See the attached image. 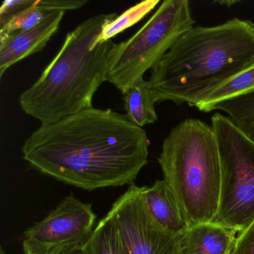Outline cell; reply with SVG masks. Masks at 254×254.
<instances>
[{
    "instance_id": "obj_16",
    "label": "cell",
    "mask_w": 254,
    "mask_h": 254,
    "mask_svg": "<svg viewBox=\"0 0 254 254\" xmlns=\"http://www.w3.org/2000/svg\"><path fill=\"white\" fill-rule=\"evenodd\" d=\"M159 3V0H147L130 7L103 28L93 47L96 44L110 41L128 28L134 26L149 14Z\"/></svg>"
},
{
    "instance_id": "obj_14",
    "label": "cell",
    "mask_w": 254,
    "mask_h": 254,
    "mask_svg": "<svg viewBox=\"0 0 254 254\" xmlns=\"http://www.w3.org/2000/svg\"><path fill=\"white\" fill-rule=\"evenodd\" d=\"M254 90V63L221 87L214 90L196 108L209 113L217 104Z\"/></svg>"
},
{
    "instance_id": "obj_9",
    "label": "cell",
    "mask_w": 254,
    "mask_h": 254,
    "mask_svg": "<svg viewBox=\"0 0 254 254\" xmlns=\"http://www.w3.org/2000/svg\"><path fill=\"white\" fill-rule=\"evenodd\" d=\"M65 11H56L29 30L13 34L0 43V77L25 58L41 51L59 30Z\"/></svg>"
},
{
    "instance_id": "obj_11",
    "label": "cell",
    "mask_w": 254,
    "mask_h": 254,
    "mask_svg": "<svg viewBox=\"0 0 254 254\" xmlns=\"http://www.w3.org/2000/svg\"><path fill=\"white\" fill-rule=\"evenodd\" d=\"M142 199L154 220L169 233L179 236L190 227L164 180H157L151 187H143Z\"/></svg>"
},
{
    "instance_id": "obj_18",
    "label": "cell",
    "mask_w": 254,
    "mask_h": 254,
    "mask_svg": "<svg viewBox=\"0 0 254 254\" xmlns=\"http://www.w3.org/2000/svg\"><path fill=\"white\" fill-rule=\"evenodd\" d=\"M84 244L77 243L73 245H66L55 250L50 254H85Z\"/></svg>"
},
{
    "instance_id": "obj_12",
    "label": "cell",
    "mask_w": 254,
    "mask_h": 254,
    "mask_svg": "<svg viewBox=\"0 0 254 254\" xmlns=\"http://www.w3.org/2000/svg\"><path fill=\"white\" fill-rule=\"evenodd\" d=\"M81 6L78 0H41L34 1L32 7L11 19L0 28V43L13 34L29 30L42 23L56 11H72Z\"/></svg>"
},
{
    "instance_id": "obj_1",
    "label": "cell",
    "mask_w": 254,
    "mask_h": 254,
    "mask_svg": "<svg viewBox=\"0 0 254 254\" xmlns=\"http://www.w3.org/2000/svg\"><path fill=\"white\" fill-rule=\"evenodd\" d=\"M149 145L146 131L126 114L92 107L41 125L22 152L41 173L93 190L133 184L148 163Z\"/></svg>"
},
{
    "instance_id": "obj_7",
    "label": "cell",
    "mask_w": 254,
    "mask_h": 254,
    "mask_svg": "<svg viewBox=\"0 0 254 254\" xmlns=\"http://www.w3.org/2000/svg\"><path fill=\"white\" fill-rule=\"evenodd\" d=\"M143 187L130 184L108 215L126 254H181L179 236L165 230L150 214L142 199Z\"/></svg>"
},
{
    "instance_id": "obj_2",
    "label": "cell",
    "mask_w": 254,
    "mask_h": 254,
    "mask_svg": "<svg viewBox=\"0 0 254 254\" xmlns=\"http://www.w3.org/2000/svg\"><path fill=\"white\" fill-rule=\"evenodd\" d=\"M254 63V23L233 18L187 31L151 69L156 103L195 107Z\"/></svg>"
},
{
    "instance_id": "obj_17",
    "label": "cell",
    "mask_w": 254,
    "mask_h": 254,
    "mask_svg": "<svg viewBox=\"0 0 254 254\" xmlns=\"http://www.w3.org/2000/svg\"><path fill=\"white\" fill-rule=\"evenodd\" d=\"M230 254H254V220L239 233Z\"/></svg>"
},
{
    "instance_id": "obj_10",
    "label": "cell",
    "mask_w": 254,
    "mask_h": 254,
    "mask_svg": "<svg viewBox=\"0 0 254 254\" xmlns=\"http://www.w3.org/2000/svg\"><path fill=\"white\" fill-rule=\"evenodd\" d=\"M236 233L213 222L190 227L179 235L181 254H230Z\"/></svg>"
},
{
    "instance_id": "obj_3",
    "label": "cell",
    "mask_w": 254,
    "mask_h": 254,
    "mask_svg": "<svg viewBox=\"0 0 254 254\" xmlns=\"http://www.w3.org/2000/svg\"><path fill=\"white\" fill-rule=\"evenodd\" d=\"M117 17V13L93 16L67 34L53 62L19 98L27 115L41 125L52 124L93 107V96L108 81L116 44L110 40L93 46L103 28Z\"/></svg>"
},
{
    "instance_id": "obj_8",
    "label": "cell",
    "mask_w": 254,
    "mask_h": 254,
    "mask_svg": "<svg viewBox=\"0 0 254 254\" xmlns=\"http://www.w3.org/2000/svg\"><path fill=\"white\" fill-rule=\"evenodd\" d=\"M95 221L91 205L70 194L25 232L23 251L25 254H50L66 245L85 243L93 233Z\"/></svg>"
},
{
    "instance_id": "obj_15",
    "label": "cell",
    "mask_w": 254,
    "mask_h": 254,
    "mask_svg": "<svg viewBox=\"0 0 254 254\" xmlns=\"http://www.w3.org/2000/svg\"><path fill=\"white\" fill-rule=\"evenodd\" d=\"M85 254H126L112 218L104 217L84 244Z\"/></svg>"
},
{
    "instance_id": "obj_4",
    "label": "cell",
    "mask_w": 254,
    "mask_h": 254,
    "mask_svg": "<svg viewBox=\"0 0 254 254\" xmlns=\"http://www.w3.org/2000/svg\"><path fill=\"white\" fill-rule=\"evenodd\" d=\"M164 181L189 227L212 222L221 194V161L212 126L187 119L171 130L158 157Z\"/></svg>"
},
{
    "instance_id": "obj_5",
    "label": "cell",
    "mask_w": 254,
    "mask_h": 254,
    "mask_svg": "<svg viewBox=\"0 0 254 254\" xmlns=\"http://www.w3.org/2000/svg\"><path fill=\"white\" fill-rule=\"evenodd\" d=\"M195 23L187 0H166L131 38L116 44L108 81L124 94L157 66L174 44Z\"/></svg>"
},
{
    "instance_id": "obj_6",
    "label": "cell",
    "mask_w": 254,
    "mask_h": 254,
    "mask_svg": "<svg viewBox=\"0 0 254 254\" xmlns=\"http://www.w3.org/2000/svg\"><path fill=\"white\" fill-rule=\"evenodd\" d=\"M221 161V194L212 222L237 233L254 220V141L230 117H212Z\"/></svg>"
},
{
    "instance_id": "obj_13",
    "label": "cell",
    "mask_w": 254,
    "mask_h": 254,
    "mask_svg": "<svg viewBox=\"0 0 254 254\" xmlns=\"http://www.w3.org/2000/svg\"><path fill=\"white\" fill-rule=\"evenodd\" d=\"M123 95L126 116L133 124L143 128L157 121L156 101L149 81L141 77Z\"/></svg>"
}]
</instances>
